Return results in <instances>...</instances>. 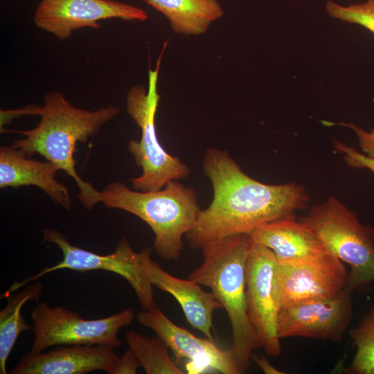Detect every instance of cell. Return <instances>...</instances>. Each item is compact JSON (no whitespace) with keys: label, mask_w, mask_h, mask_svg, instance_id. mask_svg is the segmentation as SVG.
<instances>
[{"label":"cell","mask_w":374,"mask_h":374,"mask_svg":"<svg viewBox=\"0 0 374 374\" xmlns=\"http://www.w3.org/2000/svg\"><path fill=\"white\" fill-rule=\"evenodd\" d=\"M60 168L53 163L39 161L12 146L0 148V188L35 186L53 202L70 210L72 198L68 188L55 178Z\"/></svg>","instance_id":"obj_17"},{"label":"cell","mask_w":374,"mask_h":374,"mask_svg":"<svg viewBox=\"0 0 374 374\" xmlns=\"http://www.w3.org/2000/svg\"><path fill=\"white\" fill-rule=\"evenodd\" d=\"M141 364L131 350L118 357L113 374H136Z\"/></svg>","instance_id":"obj_25"},{"label":"cell","mask_w":374,"mask_h":374,"mask_svg":"<svg viewBox=\"0 0 374 374\" xmlns=\"http://www.w3.org/2000/svg\"><path fill=\"white\" fill-rule=\"evenodd\" d=\"M42 290L39 283H33L7 296V303L0 312V373H8L6 362L19 335L33 330L23 318L22 306L30 300L37 301Z\"/></svg>","instance_id":"obj_19"},{"label":"cell","mask_w":374,"mask_h":374,"mask_svg":"<svg viewBox=\"0 0 374 374\" xmlns=\"http://www.w3.org/2000/svg\"><path fill=\"white\" fill-rule=\"evenodd\" d=\"M252 240L249 234L229 235L204 247L203 260L188 278L206 286L227 313L231 330L230 348L241 373L252 352L259 348L246 299L245 266Z\"/></svg>","instance_id":"obj_3"},{"label":"cell","mask_w":374,"mask_h":374,"mask_svg":"<svg viewBox=\"0 0 374 374\" xmlns=\"http://www.w3.org/2000/svg\"><path fill=\"white\" fill-rule=\"evenodd\" d=\"M349 335L357 350L346 373L374 374V307L349 330Z\"/></svg>","instance_id":"obj_21"},{"label":"cell","mask_w":374,"mask_h":374,"mask_svg":"<svg viewBox=\"0 0 374 374\" xmlns=\"http://www.w3.org/2000/svg\"><path fill=\"white\" fill-rule=\"evenodd\" d=\"M134 317L132 308L98 319H84L60 306L37 302L31 312L34 339L30 351L38 353L55 345H105L118 347L119 330Z\"/></svg>","instance_id":"obj_7"},{"label":"cell","mask_w":374,"mask_h":374,"mask_svg":"<svg viewBox=\"0 0 374 374\" xmlns=\"http://www.w3.org/2000/svg\"><path fill=\"white\" fill-rule=\"evenodd\" d=\"M164 15L174 32L199 35L224 15L217 0H144Z\"/></svg>","instance_id":"obj_18"},{"label":"cell","mask_w":374,"mask_h":374,"mask_svg":"<svg viewBox=\"0 0 374 374\" xmlns=\"http://www.w3.org/2000/svg\"><path fill=\"white\" fill-rule=\"evenodd\" d=\"M101 193L105 206L132 213L151 228L158 256L168 260L179 259L183 237L193 227L201 210L193 188L174 180L158 190L138 192L116 181Z\"/></svg>","instance_id":"obj_4"},{"label":"cell","mask_w":374,"mask_h":374,"mask_svg":"<svg viewBox=\"0 0 374 374\" xmlns=\"http://www.w3.org/2000/svg\"><path fill=\"white\" fill-rule=\"evenodd\" d=\"M348 272L344 262L328 251L306 261L280 263L276 260L274 292L278 308L329 299L346 287Z\"/></svg>","instance_id":"obj_9"},{"label":"cell","mask_w":374,"mask_h":374,"mask_svg":"<svg viewBox=\"0 0 374 374\" xmlns=\"http://www.w3.org/2000/svg\"><path fill=\"white\" fill-rule=\"evenodd\" d=\"M125 341L147 374H184L169 356V348L157 335L149 338L133 330Z\"/></svg>","instance_id":"obj_20"},{"label":"cell","mask_w":374,"mask_h":374,"mask_svg":"<svg viewBox=\"0 0 374 374\" xmlns=\"http://www.w3.org/2000/svg\"><path fill=\"white\" fill-rule=\"evenodd\" d=\"M326 249L350 267L346 289L350 292L374 280V230L362 224L339 199L330 197L299 219Z\"/></svg>","instance_id":"obj_5"},{"label":"cell","mask_w":374,"mask_h":374,"mask_svg":"<svg viewBox=\"0 0 374 374\" xmlns=\"http://www.w3.org/2000/svg\"><path fill=\"white\" fill-rule=\"evenodd\" d=\"M42 233L45 241L54 243L60 249L63 259L35 276L21 282H14L6 291V294H10L25 284L59 269H69L77 271L102 269L124 278L134 290L143 310H148L157 306L152 285L139 267V252L134 251L126 238H123L119 241L113 253L100 255L72 245L62 234L55 229L46 228L43 229Z\"/></svg>","instance_id":"obj_8"},{"label":"cell","mask_w":374,"mask_h":374,"mask_svg":"<svg viewBox=\"0 0 374 374\" xmlns=\"http://www.w3.org/2000/svg\"><path fill=\"white\" fill-rule=\"evenodd\" d=\"M203 170L210 179L213 199L200 210L193 227L186 233L193 249L236 234H250L273 221L294 218L308 207L310 197L302 185L289 182L270 185L247 175L226 150L209 148Z\"/></svg>","instance_id":"obj_1"},{"label":"cell","mask_w":374,"mask_h":374,"mask_svg":"<svg viewBox=\"0 0 374 374\" xmlns=\"http://www.w3.org/2000/svg\"><path fill=\"white\" fill-rule=\"evenodd\" d=\"M35 105H28L18 109L1 110V127L15 118L24 115H34Z\"/></svg>","instance_id":"obj_26"},{"label":"cell","mask_w":374,"mask_h":374,"mask_svg":"<svg viewBox=\"0 0 374 374\" xmlns=\"http://www.w3.org/2000/svg\"><path fill=\"white\" fill-rule=\"evenodd\" d=\"M251 358L256 365L266 374H281L283 372L274 367L265 357H258L251 355Z\"/></svg>","instance_id":"obj_27"},{"label":"cell","mask_w":374,"mask_h":374,"mask_svg":"<svg viewBox=\"0 0 374 374\" xmlns=\"http://www.w3.org/2000/svg\"><path fill=\"white\" fill-rule=\"evenodd\" d=\"M152 249L144 248L139 252V267L152 286L171 294L180 305L188 323L206 338L214 341L213 313L222 306L211 292L197 282L183 279L163 270L150 258Z\"/></svg>","instance_id":"obj_14"},{"label":"cell","mask_w":374,"mask_h":374,"mask_svg":"<svg viewBox=\"0 0 374 374\" xmlns=\"http://www.w3.org/2000/svg\"><path fill=\"white\" fill-rule=\"evenodd\" d=\"M139 322L153 330L172 351L177 363H184L188 373L217 371L240 374L230 348L223 350L214 341L196 337L174 323L157 305L140 311Z\"/></svg>","instance_id":"obj_11"},{"label":"cell","mask_w":374,"mask_h":374,"mask_svg":"<svg viewBox=\"0 0 374 374\" xmlns=\"http://www.w3.org/2000/svg\"><path fill=\"white\" fill-rule=\"evenodd\" d=\"M118 113V109L114 106L96 111L77 108L61 92L51 91L45 96L44 105L37 107L36 115L41 117L37 126L17 131L26 137L13 141L12 146L29 157L35 153L43 156L71 177L79 188L78 198L90 210L101 202L102 193L77 173L73 156L76 143L87 142Z\"/></svg>","instance_id":"obj_2"},{"label":"cell","mask_w":374,"mask_h":374,"mask_svg":"<svg viewBox=\"0 0 374 374\" xmlns=\"http://www.w3.org/2000/svg\"><path fill=\"white\" fill-rule=\"evenodd\" d=\"M118 360L114 347L105 345L62 346L47 352L24 354L11 374H84L104 371L113 374Z\"/></svg>","instance_id":"obj_15"},{"label":"cell","mask_w":374,"mask_h":374,"mask_svg":"<svg viewBox=\"0 0 374 374\" xmlns=\"http://www.w3.org/2000/svg\"><path fill=\"white\" fill-rule=\"evenodd\" d=\"M326 10L334 18L361 25L374 34V0L347 7L329 1Z\"/></svg>","instance_id":"obj_22"},{"label":"cell","mask_w":374,"mask_h":374,"mask_svg":"<svg viewBox=\"0 0 374 374\" xmlns=\"http://www.w3.org/2000/svg\"><path fill=\"white\" fill-rule=\"evenodd\" d=\"M118 18L144 21L147 12L136 6L114 0H42L35 15V25L62 41L73 30L98 28L100 20Z\"/></svg>","instance_id":"obj_12"},{"label":"cell","mask_w":374,"mask_h":374,"mask_svg":"<svg viewBox=\"0 0 374 374\" xmlns=\"http://www.w3.org/2000/svg\"><path fill=\"white\" fill-rule=\"evenodd\" d=\"M333 146L335 151L343 156L347 166L353 168H366L374 172V157L364 154L346 143L335 139Z\"/></svg>","instance_id":"obj_23"},{"label":"cell","mask_w":374,"mask_h":374,"mask_svg":"<svg viewBox=\"0 0 374 374\" xmlns=\"http://www.w3.org/2000/svg\"><path fill=\"white\" fill-rule=\"evenodd\" d=\"M322 123L327 126L339 125L350 128L355 132L363 152L369 157H374V130L366 132L353 123H334L326 121Z\"/></svg>","instance_id":"obj_24"},{"label":"cell","mask_w":374,"mask_h":374,"mask_svg":"<svg viewBox=\"0 0 374 374\" xmlns=\"http://www.w3.org/2000/svg\"><path fill=\"white\" fill-rule=\"evenodd\" d=\"M276 264L271 249L252 242L245 266L248 314L259 348L271 357L282 353L277 332L278 308L274 292Z\"/></svg>","instance_id":"obj_10"},{"label":"cell","mask_w":374,"mask_h":374,"mask_svg":"<svg viewBox=\"0 0 374 374\" xmlns=\"http://www.w3.org/2000/svg\"><path fill=\"white\" fill-rule=\"evenodd\" d=\"M161 57V54L155 69L149 70L148 91L143 86H134L126 99L127 111L141 131L139 141L132 140L128 143L129 151L142 169L141 175L130 181L134 190L142 192L160 190L170 181L186 178L190 173L187 165L168 154L157 136L155 115L160 98L157 85Z\"/></svg>","instance_id":"obj_6"},{"label":"cell","mask_w":374,"mask_h":374,"mask_svg":"<svg viewBox=\"0 0 374 374\" xmlns=\"http://www.w3.org/2000/svg\"><path fill=\"white\" fill-rule=\"evenodd\" d=\"M249 235L253 242L271 249L280 263L306 261L328 251L315 232L295 217L264 224Z\"/></svg>","instance_id":"obj_16"},{"label":"cell","mask_w":374,"mask_h":374,"mask_svg":"<svg viewBox=\"0 0 374 374\" xmlns=\"http://www.w3.org/2000/svg\"><path fill=\"white\" fill-rule=\"evenodd\" d=\"M352 292L280 308L277 319L280 339L302 337L331 341H341L353 314Z\"/></svg>","instance_id":"obj_13"}]
</instances>
